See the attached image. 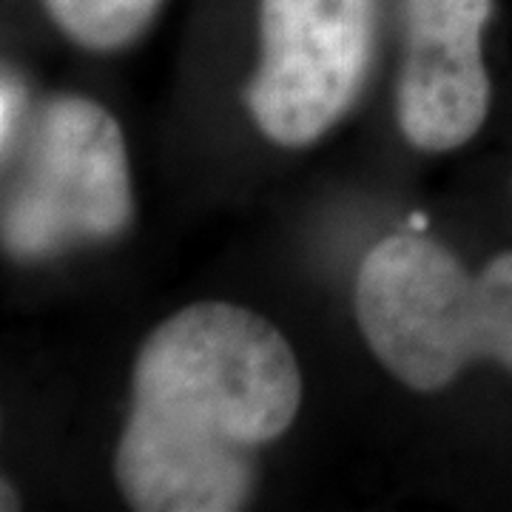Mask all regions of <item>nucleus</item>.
<instances>
[{
    "mask_svg": "<svg viewBox=\"0 0 512 512\" xmlns=\"http://www.w3.org/2000/svg\"><path fill=\"white\" fill-rule=\"evenodd\" d=\"M493 0H404L407 55L399 80V126L421 151H453L490 109L481 35Z\"/></svg>",
    "mask_w": 512,
    "mask_h": 512,
    "instance_id": "39448f33",
    "label": "nucleus"
},
{
    "mask_svg": "<svg viewBox=\"0 0 512 512\" xmlns=\"http://www.w3.org/2000/svg\"><path fill=\"white\" fill-rule=\"evenodd\" d=\"M353 308L370 350L413 390H441L473 359L512 370V251L473 276L433 239L387 237L359 268Z\"/></svg>",
    "mask_w": 512,
    "mask_h": 512,
    "instance_id": "f03ea898",
    "label": "nucleus"
},
{
    "mask_svg": "<svg viewBox=\"0 0 512 512\" xmlns=\"http://www.w3.org/2000/svg\"><path fill=\"white\" fill-rule=\"evenodd\" d=\"M302 402L285 336L262 316L200 302L165 319L134 365L117 481L140 512H231L248 498L254 450Z\"/></svg>",
    "mask_w": 512,
    "mask_h": 512,
    "instance_id": "f257e3e1",
    "label": "nucleus"
},
{
    "mask_svg": "<svg viewBox=\"0 0 512 512\" xmlns=\"http://www.w3.org/2000/svg\"><path fill=\"white\" fill-rule=\"evenodd\" d=\"M55 23L86 49L126 46L157 15L163 0H43Z\"/></svg>",
    "mask_w": 512,
    "mask_h": 512,
    "instance_id": "423d86ee",
    "label": "nucleus"
},
{
    "mask_svg": "<svg viewBox=\"0 0 512 512\" xmlns=\"http://www.w3.org/2000/svg\"><path fill=\"white\" fill-rule=\"evenodd\" d=\"M373 20L376 0H259L262 60L248 109L274 143L308 146L350 109Z\"/></svg>",
    "mask_w": 512,
    "mask_h": 512,
    "instance_id": "20e7f679",
    "label": "nucleus"
},
{
    "mask_svg": "<svg viewBox=\"0 0 512 512\" xmlns=\"http://www.w3.org/2000/svg\"><path fill=\"white\" fill-rule=\"evenodd\" d=\"M23 103H26L23 86L12 74H6L3 77V89H0V143H3V154L6 157H9V148L15 143V137H18Z\"/></svg>",
    "mask_w": 512,
    "mask_h": 512,
    "instance_id": "0eeeda50",
    "label": "nucleus"
},
{
    "mask_svg": "<svg viewBox=\"0 0 512 512\" xmlns=\"http://www.w3.org/2000/svg\"><path fill=\"white\" fill-rule=\"evenodd\" d=\"M131 217L123 131L83 97L49 103L3 208L9 254L37 259L83 239H106Z\"/></svg>",
    "mask_w": 512,
    "mask_h": 512,
    "instance_id": "7ed1b4c3",
    "label": "nucleus"
}]
</instances>
